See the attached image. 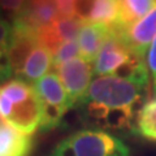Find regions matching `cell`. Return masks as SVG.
I'll use <instances>...</instances> for the list:
<instances>
[{
  "instance_id": "7402d4cb",
  "label": "cell",
  "mask_w": 156,
  "mask_h": 156,
  "mask_svg": "<svg viewBox=\"0 0 156 156\" xmlns=\"http://www.w3.org/2000/svg\"><path fill=\"white\" fill-rule=\"evenodd\" d=\"M12 34V26L9 22L0 17V44H9Z\"/></svg>"
},
{
  "instance_id": "8fae6325",
  "label": "cell",
  "mask_w": 156,
  "mask_h": 156,
  "mask_svg": "<svg viewBox=\"0 0 156 156\" xmlns=\"http://www.w3.org/2000/svg\"><path fill=\"white\" fill-rule=\"evenodd\" d=\"M33 144L31 135L0 122V156H30Z\"/></svg>"
},
{
  "instance_id": "ffe728a7",
  "label": "cell",
  "mask_w": 156,
  "mask_h": 156,
  "mask_svg": "<svg viewBox=\"0 0 156 156\" xmlns=\"http://www.w3.org/2000/svg\"><path fill=\"white\" fill-rule=\"evenodd\" d=\"M26 0H0V11L17 17L25 7Z\"/></svg>"
},
{
  "instance_id": "603a6c76",
  "label": "cell",
  "mask_w": 156,
  "mask_h": 156,
  "mask_svg": "<svg viewBox=\"0 0 156 156\" xmlns=\"http://www.w3.org/2000/svg\"><path fill=\"white\" fill-rule=\"evenodd\" d=\"M152 94H154V98H156V89L152 91Z\"/></svg>"
},
{
  "instance_id": "d6986e66",
  "label": "cell",
  "mask_w": 156,
  "mask_h": 156,
  "mask_svg": "<svg viewBox=\"0 0 156 156\" xmlns=\"http://www.w3.org/2000/svg\"><path fill=\"white\" fill-rule=\"evenodd\" d=\"M95 0H76L74 4V17L81 20L82 22H89L92 5Z\"/></svg>"
},
{
  "instance_id": "7a4b0ae2",
  "label": "cell",
  "mask_w": 156,
  "mask_h": 156,
  "mask_svg": "<svg viewBox=\"0 0 156 156\" xmlns=\"http://www.w3.org/2000/svg\"><path fill=\"white\" fill-rule=\"evenodd\" d=\"M43 105L34 85L21 77L0 83V121L27 135L41 129Z\"/></svg>"
},
{
  "instance_id": "52a82bcc",
  "label": "cell",
  "mask_w": 156,
  "mask_h": 156,
  "mask_svg": "<svg viewBox=\"0 0 156 156\" xmlns=\"http://www.w3.org/2000/svg\"><path fill=\"white\" fill-rule=\"evenodd\" d=\"M39 43L38 30L21 18H14L8 48V61L12 74L21 77L26 61Z\"/></svg>"
},
{
  "instance_id": "44dd1931",
  "label": "cell",
  "mask_w": 156,
  "mask_h": 156,
  "mask_svg": "<svg viewBox=\"0 0 156 156\" xmlns=\"http://www.w3.org/2000/svg\"><path fill=\"white\" fill-rule=\"evenodd\" d=\"M60 17H74L76 0H55Z\"/></svg>"
},
{
  "instance_id": "e0dca14e",
  "label": "cell",
  "mask_w": 156,
  "mask_h": 156,
  "mask_svg": "<svg viewBox=\"0 0 156 156\" xmlns=\"http://www.w3.org/2000/svg\"><path fill=\"white\" fill-rule=\"evenodd\" d=\"M78 53H80V46H78V42L76 39L61 43V46L58 47V50L53 55V68L56 69L58 65L77 57Z\"/></svg>"
},
{
  "instance_id": "277c9868",
  "label": "cell",
  "mask_w": 156,
  "mask_h": 156,
  "mask_svg": "<svg viewBox=\"0 0 156 156\" xmlns=\"http://www.w3.org/2000/svg\"><path fill=\"white\" fill-rule=\"evenodd\" d=\"M146 73H148L146 60L134 55L120 34L113 29L94 61V76H119L129 78Z\"/></svg>"
},
{
  "instance_id": "8992f818",
  "label": "cell",
  "mask_w": 156,
  "mask_h": 156,
  "mask_svg": "<svg viewBox=\"0 0 156 156\" xmlns=\"http://www.w3.org/2000/svg\"><path fill=\"white\" fill-rule=\"evenodd\" d=\"M56 70L66 91L70 107L76 108L82 98L86 95L92 82L94 64L83 60L82 57H74L58 65Z\"/></svg>"
},
{
  "instance_id": "5bb4252c",
  "label": "cell",
  "mask_w": 156,
  "mask_h": 156,
  "mask_svg": "<svg viewBox=\"0 0 156 156\" xmlns=\"http://www.w3.org/2000/svg\"><path fill=\"white\" fill-rule=\"evenodd\" d=\"M135 130L150 140H156V98L144 103L135 117Z\"/></svg>"
},
{
  "instance_id": "4fadbf2b",
  "label": "cell",
  "mask_w": 156,
  "mask_h": 156,
  "mask_svg": "<svg viewBox=\"0 0 156 156\" xmlns=\"http://www.w3.org/2000/svg\"><path fill=\"white\" fill-rule=\"evenodd\" d=\"M119 21L116 29H124L144 17L156 5V0H117Z\"/></svg>"
},
{
  "instance_id": "ba28073f",
  "label": "cell",
  "mask_w": 156,
  "mask_h": 156,
  "mask_svg": "<svg viewBox=\"0 0 156 156\" xmlns=\"http://www.w3.org/2000/svg\"><path fill=\"white\" fill-rule=\"evenodd\" d=\"M113 29L120 34V37L134 55L146 60L148 48L156 38V5L144 17L131 25L124 29H116L113 26Z\"/></svg>"
},
{
  "instance_id": "3957f363",
  "label": "cell",
  "mask_w": 156,
  "mask_h": 156,
  "mask_svg": "<svg viewBox=\"0 0 156 156\" xmlns=\"http://www.w3.org/2000/svg\"><path fill=\"white\" fill-rule=\"evenodd\" d=\"M50 156H130V148L109 131L83 129L58 142Z\"/></svg>"
},
{
  "instance_id": "ac0fdd59",
  "label": "cell",
  "mask_w": 156,
  "mask_h": 156,
  "mask_svg": "<svg viewBox=\"0 0 156 156\" xmlns=\"http://www.w3.org/2000/svg\"><path fill=\"white\" fill-rule=\"evenodd\" d=\"M146 64L150 73V80L152 82V91L156 89V38L151 43L148 48L147 56H146Z\"/></svg>"
},
{
  "instance_id": "6da1fadb",
  "label": "cell",
  "mask_w": 156,
  "mask_h": 156,
  "mask_svg": "<svg viewBox=\"0 0 156 156\" xmlns=\"http://www.w3.org/2000/svg\"><path fill=\"white\" fill-rule=\"evenodd\" d=\"M150 74L136 77H95L86 95L77 104L82 121L101 130L133 128L136 108L148 91Z\"/></svg>"
},
{
  "instance_id": "30bf717a",
  "label": "cell",
  "mask_w": 156,
  "mask_h": 156,
  "mask_svg": "<svg viewBox=\"0 0 156 156\" xmlns=\"http://www.w3.org/2000/svg\"><path fill=\"white\" fill-rule=\"evenodd\" d=\"M58 17L60 14L55 0H26L25 7L17 16V18H21L37 30L52 25Z\"/></svg>"
},
{
  "instance_id": "5b68a950",
  "label": "cell",
  "mask_w": 156,
  "mask_h": 156,
  "mask_svg": "<svg viewBox=\"0 0 156 156\" xmlns=\"http://www.w3.org/2000/svg\"><path fill=\"white\" fill-rule=\"evenodd\" d=\"M34 87L43 105L41 130L44 131L56 128L61 122L66 112L72 109L60 77L56 73H47L44 77L34 83Z\"/></svg>"
},
{
  "instance_id": "9a60e30c",
  "label": "cell",
  "mask_w": 156,
  "mask_h": 156,
  "mask_svg": "<svg viewBox=\"0 0 156 156\" xmlns=\"http://www.w3.org/2000/svg\"><path fill=\"white\" fill-rule=\"evenodd\" d=\"M119 21V4L117 0H95L89 22L116 26Z\"/></svg>"
},
{
  "instance_id": "9c48e42d",
  "label": "cell",
  "mask_w": 156,
  "mask_h": 156,
  "mask_svg": "<svg viewBox=\"0 0 156 156\" xmlns=\"http://www.w3.org/2000/svg\"><path fill=\"white\" fill-rule=\"evenodd\" d=\"M112 30H113V26L96 22H85L77 38L78 46H80V57L94 64L100 48L103 47Z\"/></svg>"
},
{
  "instance_id": "2e32d148",
  "label": "cell",
  "mask_w": 156,
  "mask_h": 156,
  "mask_svg": "<svg viewBox=\"0 0 156 156\" xmlns=\"http://www.w3.org/2000/svg\"><path fill=\"white\" fill-rule=\"evenodd\" d=\"M85 22L77 17H58L55 22H53V27L60 37L62 42L66 41H74L78 38V34L81 31V27Z\"/></svg>"
},
{
  "instance_id": "7c38bea8",
  "label": "cell",
  "mask_w": 156,
  "mask_h": 156,
  "mask_svg": "<svg viewBox=\"0 0 156 156\" xmlns=\"http://www.w3.org/2000/svg\"><path fill=\"white\" fill-rule=\"evenodd\" d=\"M53 66V55L47 47L43 44H38L37 48L31 52L23 70L21 73V78H25L29 82L39 81L46 73Z\"/></svg>"
}]
</instances>
